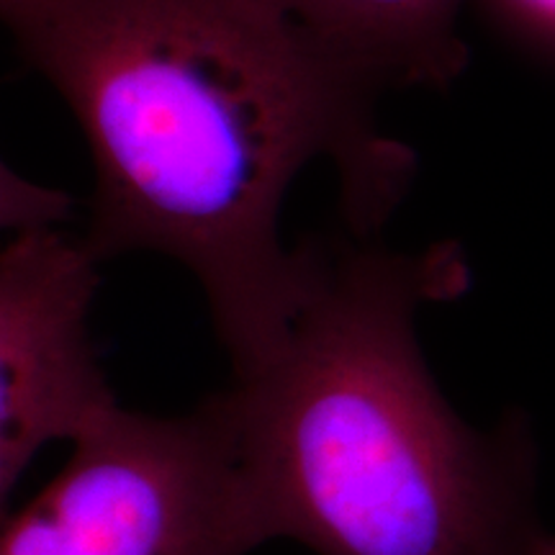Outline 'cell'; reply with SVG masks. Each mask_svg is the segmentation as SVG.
Returning a JSON list of instances; mask_svg holds the SVG:
<instances>
[{
  "label": "cell",
  "instance_id": "cell-2",
  "mask_svg": "<svg viewBox=\"0 0 555 555\" xmlns=\"http://www.w3.org/2000/svg\"><path fill=\"white\" fill-rule=\"evenodd\" d=\"M468 288L457 245L311 240L286 327L217 393L262 543L317 555H555L525 414L468 425L416 317Z\"/></svg>",
  "mask_w": 555,
  "mask_h": 555
},
{
  "label": "cell",
  "instance_id": "cell-5",
  "mask_svg": "<svg viewBox=\"0 0 555 555\" xmlns=\"http://www.w3.org/2000/svg\"><path fill=\"white\" fill-rule=\"evenodd\" d=\"M373 90L446 88L466 65V0H268Z\"/></svg>",
  "mask_w": 555,
  "mask_h": 555
},
{
  "label": "cell",
  "instance_id": "cell-6",
  "mask_svg": "<svg viewBox=\"0 0 555 555\" xmlns=\"http://www.w3.org/2000/svg\"><path fill=\"white\" fill-rule=\"evenodd\" d=\"M73 217V198L57 189L18 176L0 159V234L65 227Z\"/></svg>",
  "mask_w": 555,
  "mask_h": 555
},
{
  "label": "cell",
  "instance_id": "cell-1",
  "mask_svg": "<svg viewBox=\"0 0 555 555\" xmlns=\"http://www.w3.org/2000/svg\"><path fill=\"white\" fill-rule=\"evenodd\" d=\"M0 26L86 139L90 255L189 270L234 373L307 283L309 242L281 234L296 178L335 168L352 237H376L414 178L376 90L268 0H0Z\"/></svg>",
  "mask_w": 555,
  "mask_h": 555
},
{
  "label": "cell",
  "instance_id": "cell-7",
  "mask_svg": "<svg viewBox=\"0 0 555 555\" xmlns=\"http://www.w3.org/2000/svg\"><path fill=\"white\" fill-rule=\"evenodd\" d=\"M489 3L530 37L555 47V0H489Z\"/></svg>",
  "mask_w": 555,
  "mask_h": 555
},
{
  "label": "cell",
  "instance_id": "cell-4",
  "mask_svg": "<svg viewBox=\"0 0 555 555\" xmlns=\"http://www.w3.org/2000/svg\"><path fill=\"white\" fill-rule=\"evenodd\" d=\"M99 268L65 227L0 249V522L39 450L73 442L116 404L90 337Z\"/></svg>",
  "mask_w": 555,
  "mask_h": 555
},
{
  "label": "cell",
  "instance_id": "cell-3",
  "mask_svg": "<svg viewBox=\"0 0 555 555\" xmlns=\"http://www.w3.org/2000/svg\"><path fill=\"white\" fill-rule=\"evenodd\" d=\"M266 545L217 393L189 414L108 406L0 522V555H247Z\"/></svg>",
  "mask_w": 555,
  "mask_h": 555
}]
</instances>
